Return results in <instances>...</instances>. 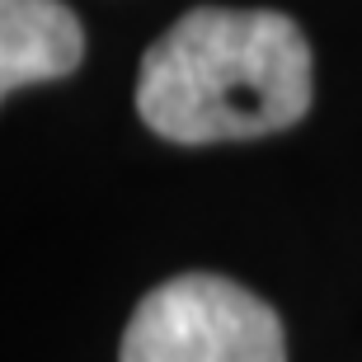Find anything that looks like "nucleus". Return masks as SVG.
I'll list each match as a JSON object with an SVG mask.
<instances>
[{
	"label": "nucleus",
	"mask_w": 362,
	"mask_h": 362,
	"mask_svg": "<svg viewBox=\"0 0 362 362\" xmlns=\"http://www.w3.org/2000/svg\"><path fill=\"white\" fill-rule=\"evenodd\" d=\"M310 94V47L287 14L202 5L146 47L136 113L165 141L207 146L292 127Z\"/></svg>",
	"instance_id": "1"
},
{
	"label": "nucleus",
	"mask_w": 362,
	"mask_h": 362,
	"mask_svg": "<svg viewBox=\"0 0 362 362\" xmlns=\"http://www.w3.org/2000/svg\"><path fill=\"white\" fill-rule=\"evenodd\" d=\"M118 362H287L269 301L216 273H184L141 296Z\"/></svg>",
	"instance_id": "2"
},
{
	"label": "nucleus",
	"mask_w": 362,
	"mask_h": 362,
	"mask_svg": "<svg viewBox=\"0 0 362 362\" xmlns=\"http://www.w3.org/2000/svg\"><path fill=\"white\" fill-rule=\"evenodd\" d=\"M85 57L81 19L62 0H0V90L71 76Z\"/></svg>",
	"instance_id": "3"
}]
</instances>
